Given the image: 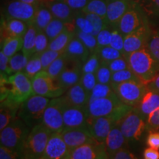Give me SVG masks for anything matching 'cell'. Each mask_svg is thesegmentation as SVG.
Listing matches in <instances>:
<instances>
[{
	"label": "cell",
	"mask_w": 159,
	"mask_h": 159,
	"mask_svg": "<svg viewBox=\"0 0 159 159\" xmlns=\"http://www.w3.org/2000/svg\"><path fill=\"white\" fill-rule=\"evenodd\" d=\"M0 159H23L22 154L6 148L0 146Z\"/></svg>",
	"instance_id": "obj_54"
},
{
	"label": "cell",
	"mask_w": 159,
	"mask_h": 159,
	"mask_svg": "<svg viewBox=\"0 0 159 159\" xmlns=\"http://www.w3.org/2000/svg\"><path fill=\"white\" fill-rule=\"evenodd\" d=\"M95 53H97L99 55L101 63H108V64L114 60L124 56L122 52L113 48L111 46L100 47L97 49V51Z\"/></svg>",
	"instance_id": "obj_35"
},
{
	"label": "cell",
	"mask_w": 159,
	"mask_h": 159,
	"mask_svg": "<svg viewBox=\"0 0 159 159\" xmlns=\"http://www.w3.org/2000/svg\"><path fill=\"white\" fill-rule=\"evenodd\" d=\"M147 47L159 67V31L152 33Z\"/></svg>",
	"instance_id": "obj_44"
},
{
	"label": "cell",
	"mask_w": 159,
	"mask_h": 159,
	"mask_svg": "<svg viewBox=\"0 0 159 159\" xmlns=\"http://www.w3.org/2000/svg\"><path fill=\"white\" fill-rule=\"evenodd\" d=\"M46 7H48L55 19L61 20L66 23L74 21L76 11H73L66 2L52 1Z\"/></svg>",
	"instance_id": "obj_25"
},
{
	"label": "cell",
	"mask_w": 159,
	"mask_h": 159,
	"mask_svg": "<svg viewBox=\"0 0 159 159\" xmlns=\"http://www.w3.org/2000/svg\"><path fill=\"white\" fill-rule=\"evenodd\" d=\"M115 94V92L111 84H102L97 83L91 92L90 99H98L108 97Z\"/></svg>",
	"instance_id": "obj_41"
},
{
	"label": "cell",
	"mask_w": 159,
	"mask_h": 159,
	"mask_svg": "<svg viewBox=\"0 0 159 159\" xmlns=\"http://www.w3.org/2000/svg\"><path fill=\"white\" fill-rule=\"evenodd\" d=\"M110 159H139L135 155L127 148L122 149L116 152Z\"/></svg>",
	"instance_id": "obj_55"
},
{
	"label": "cell",
	"mask_w": 159,
	"mask_h": 159,
	"mask_svg": "<svg viewBox=\"0 0 159 159\" xmlns=\"http://www.w3.org/2000/svg\"><path fill=\"white\" fill-rule=\"evenodd\" d=\"M151 34L152 32L146 20L138 29L130 34L125 35L124 49L122 52L124 56L126 57L130 53L148 47Z\"/></svg>",
	"instance_id": "obj_11"
},
{
	"label": "cell",
	"mask_w": 159,
	"mask_h": 159,
	"mask_svg": "<svg viewBox=\"0 0 159 159\" xmlns=\"http://www.w3.org/2000/svg\"><path fill=\"white\" fill-rule=\"evenodd\" d=\"M126 138L124 136L119 127L116 125L111 129L105 142V148L109 158L114 156L119 150L126 148Z\"/></svg>",
	"instance_id": "obj_23"
},
{
	"label": "cell",
	"mask_w": 159,
	"mask_h": 159,
	"mask_svg": "<svg viewBox=\"0 0 159 159\" xmlns=\"http://www.w3.org/2000/svg\"><path fill=\"white\" fill-rule=\"evenodd\" d=\"M68 59L66 57L64 53H62L56 60H55L46 71L49 75L52 78L56 81L59 75L63 72V71L66 68V64L68 63Z\"/></svg>",
	"instance_id": "obj_34"
},
{
	"label": "cell",
	"mask_w": 159,
	"mask_h": 159,
	"mask_svg": "<svg viewBox=\"0 0 159 159\" xmlns=\"http://www.w3.org/2000/svg\"><path fill=\"white\" fill-rule=\"evenodd\" d=\"M65 102L63 95L51 99L45 109L41 123L52 133H61L64 130L63 111Z\"/></svg>",
	"instance_id": "obj_8"
},
{
	"label": "cell",
	"mask_w": 159,
	"mask_h": 159,
	"mask_svg": "<svg viewBox=\"0 0 159 159\" xmlns=\"http://www.w3.org/2000/svg\"><path fill=\"white\" fill-rule=\"evenodd\" d=\"M75 37H77L85 46V47L90 51L91 54L95 53L98 49L97 37L93 34L84 33L75 29Z\"/></svg>",
	"instance_id": "obj_37"
},
{
	"label": "cell",
	"mask_w": 159,
	"mask_h": 159,
	"mask_svg": "<svg viewBox=\"0 0 159 159\" xmlns=\"http://www.w3.org/2000/svg\"><path fill=\"white\" fill-rule=\"evenodd\" d=\"M10 57H7L2 51L0 52V70L1 73L7 75Z\"/></svg>",
	"instance_id": "obj_58"
},
{
	"label": "cell",
	"mask_w": 159,
	"mask_h": 159,
	"mask_svg": "<svg viewBox=\"0 0 159 159\" xmlns=\"http://www.w3.org/2000/svg\"><path fill=\"white\" fill-rule=\"evenodd\" d=\"M144 13L137 1H134L130 8L120 19L116 28L124 36L130 34L141 27L146 21Z\"/></svg>",
	"instance_id": "obj_12"
},
{
	"label": "cell",
	"mask_w": 159,
	"mask_h": 159,
	"mask_svg": "<svg viewBox=\"0 0 159 159\" xmlns=\"http://www.w3.org/2000/svg\"><path fill=\"white\" fill-rule=\"evenodd\" d=\"M108 66L113 73L116 72V71H119L125 70V69H130L128 60L125 56L114 60V61H112L108 63Z\"/></svg>",
	"instance_id": "obj_52"
},
{
	"label": "cell",
	"mask_w": 159,
	"mask_h": 159,
	"mask_svg": "<svg viewBox=\"0 0 159 159\" xmlns=\"http://www.w3.org/2000/svg\"><path fill=\"white\" fill-rule=\"evenodd\" d=\"M53 1H60V2H66V0H53Z\"/></svg>",
	"instance_id": "obj_62"
},
{
	"label": "cell",
	"mask_w": 159,
	"mask_h": 159,
	"mask_svg": "<svg viewBox=\"0 0 159 159\" xmlns=\"http://www.w3.org/2000/svg\"><path fill=\"white\" fill-rule=\"evenodd\" d=\"M82 66L73 64L71 68H66L56 80L57 85L66 91L71 87L78 84L82 76Z\"/></svg>",
	"instance_id": "obj_21"
},
{
	"label": "cell",
	"mask_w": 159,
	"mask_h": 159,
	"mask_svg": "<svg viewBox=\"0 0 159 159\" xmlns=\"http://www.w3.org/2000/svg\"><path fill=\"white\" fill-rule=\"evenodd\" d=\"M23 41V38L21 37L9 36L5 38L2 45L1 50L7 57H11L22 49Z\"/></svg>",
	"instance_id": "obj_29"
},
{
	"label": "cell",
	"mask_w": 159,
	"mask_h": 159,
	"mask_svg": "<svg viewBox=\"0 0 159 159\" xmlns=\"http://www.w3.org/2000/svg\"><path fill=\"white\" fill-rule=\"evenodd\" d=\"M137 2L144 13L159 16V0H138Z\"/></svg>",
	"instance_id": "obj_45"
},
{
	"label": "cell",
	"mask_w": 159,
	"mask_h": 159,
	"mask_svg": "<svg viewBox=\"0 0 159 159\" xmlns=\"http://www.w3.org/2000/svg\"><path fill=\"white\" fill-rule=\"evenodd\" d=\"M64 159H110L105 143L85 144L70 149Z\"/></svg>",
	"instance_id": "obj_13"
},
{
	"label": "cell",
	"mask_w": 159,
	"mask_h": 159,
	"mask_svg": "<svg viewBox=\"0 0 159 159\" xmlns=\"http://www.w3.org/2000/svg\"><path fill=\"white\" fill-rule=\"evenodd\" d=\"M84 14L85 17L90 21L93 27H94V31H93L92 34L94 36H97L99 32L102 30L105 26L108 25L106 22H105V20L103 19L102 17L93 14V13H86V14L84 13Z\"/></svg>",
	"instance_id": "obj_47"
},
{
	"label": "cell",
	"mask_w": 159,
	"mask_h": 159,
	"mask_svg": "<svg viewBox=\"0 0 159 159\" xmlns=\"http://www.w3.org/2000/svg\"><path fill=\"white\" fill-rule=\"evenodd\" d=\"M111 32L112 31L109 30L108 25H107L98 33V35L96 36L98 49L100 47L110 46L111 41Z\"/></svg>",
	"instance_id": "obj_51"
},
{
	"label": "cell",
	"mask_w": 159,
	"mask_h": 159,
	"mask_svg": "<svg viewBox=\"0 0 159 159\" xmlns=\"http://www.w3.org/2000/svg\"><path fill=\"white\" fill-rule=\"evenodd\" d=\"M90 95L80 83H78L68 89L63 96L69 104L80 108H86L90 99Z\"/></svg>",
	"instance_id": "obj_22"
},
{
	"label": "cell",
	"mask_w": 159,
	"mask_h": 159,
	"mask_svg": "<svg viewBox=\"0 0 159 159\" xmlns=\"http://www.w3.org/2000/svg\"><path fill=\"white\" fill-rule=\"evenodd\" d=\"M54 19L52 13L45 6H38L36 13L30 25H33L38 32H44L46 27Z\"/></svg>",
	"instance_id": "obj_27"
},
{
	"label": "cell",
	"mask_w": 159,
	"mask_h": 159,
	"mask_svg": "<svg viewBox=\"0 0 159 159\" xmlns=\"http://www.w3.org/2000/svg\"><path fill=\"white\" fill-rule=\"evenodd\" d=\"M69 150L70 149L63 140L61 133H52L40 159H64Z\"/></svg>",
	"instance_id": "obj_18"
},
{
	"label": "cell",
	"mask_w": 159,
	"mask_h": 159,
	"mask_svg": "<svg viewBox=\"0 0 159 159\" xmlns=\"http://www.w3.org/2000/svg\"><path fill=\"white\" fill-rule=\"evenodd\" d=\"M115 94L125 104L136 107L147 91V85L140 80H129L119 84H111Z\"/></svg>",
	"instance_id": "obj_7"
},
{
	"label": "cell",
	"mask_w": 159,
	"mask_h": 159,
	"mask_svg": "<svg viewBox=\"0 0 159 159\" xmlns=\"http://www.w3.org/2000/svg\"><path fill=\"white\" fill-rule=\"evenodd\" d=\"M50 100L47 97L33 94L20 105L17 117L32 129L42 122L43 113Z\"/></svg>",
	"instance_id": "obj_5"
},
{
	"label": "cell",
	"mask_w": 159,
	"mask_h": 159,
	"mask_svg": "<svg viewBox=\"0 0 159 159\" xmlns=\"http://www.w3.org/2000/svg\"><path fill=\"white\" fill-rule=\"evenodd\" d=\"M147 128L150 131L159 129V107L149 115L147 119Z\"/></svg>",
	"instance_id": "obj_53"
},
{
	"label": "cell",
	"mask_w": 159,
	"mask_h": 159,
	"mask_svg": "<svg viewBox=\"0 0 159 159\" xmlns=\"http://www.w3.org/2000/svg\"><path fill=\"white\" fill-rule=\"evenodd\" d=\"M129 80H140L131 71L130 69H127L112 73L111 84H119Z\"/></svg>",
	"instance_id": "obj_40"
},
{
	"label": "cell",
	"mask_w": 159,
	"mask_h": 159,
	"mask_svg": "<svg viewBox=\"0 0 159 159\" xmlns=\"http://www.w3.org/2000/svg\"><path fill=\"white\" fill-rule=\"evenodd\" d=\"M19 108H14L7 105L1 104L0 111V130L8 125L17 117L18 111Z\"/></svg>",
	"instance_id": "obj_33"
},
{
	"label": "cell",
	"mask_w": 159,
	"mask_h": 159,
	"mask_svg": "<svg viewBox=\"0 0 159 159\" xmlns=\"http://www.w3.org/2000/svg\"><path fill=\"white\" fill-rule=\"evenodd\" d=\"M124 38L125 36L119 32L118 29L114 28L111 32V41L110 46L113 48L123 52L124 49Z\"/></svg>",
	"instance_id": "obj_50"
},
{
	"label": "cell",
	"mask_w": 159,
	"mask_h": 159,
	"mask_svg": "<svg viewBox=\"0 0 159 159\" xmlns=\"http://www.w3.org/2000/svg\"><path fill=\"white\" fill-rule=\"evenodd\" d=\"M31 82L34 94L54 99L63 96L66 93L64 89L57 85L46 70L41 71L35 75Z\"/></svg>",
	"instance_id": "obj_10"
},
{
	"label": "cell",
	"mask_w": 159,
	"mask_h": 159,
	"mask_svg": "<svg viewBox=\"0 0 159 159\" xmlns=\"http://www.w3.org/2000/svg\"><path fill=\"white\" fill-rule=\"evenodd\" d=\"M136 107L139 113L148 119L149 115L159 107V93L148 90L141 102Z\"/></svg>",
	"instance_id": "obj_26"
},
{
	"label": "cell",
	"mask_w": 159,
	"mask_h": 159,
	"mask_svg": "<svg viewBox=\"0 0 159 159\" xmlns=\"http://www.w3.org/2000/svg\"><path fill=\"white\" fill-rule=\"evenodd\" d=\"M89 2V0H66V2L73 11L77 12L82 11Z\"/></svg>",
	"instance_id": "obj_56"
},
{
	"label": "cell",
	"mask_w": 159,
	"mask_h": 159,
	"mask_svg": "<svg viewBox=\"0 0 159 159\" xmlns=\"http://www.w3.org/2000/svg\"><path fill=\"white\" fill-rule=\"evenodd\" d=\"M49 41L44 32H38L35 38V54H41L48 49Z\"/></svg>",
	"instance_id": "obj_48"
},
{
	"label": "cell",
	"mask_w": 159,
	"mask_h": 159,
	"mask_svg": "<svg viewBox=\"0 0 159 159\" xmlns=\"http://www.w3.org/2000/svg\"><path fill=\"white\" fill-rule=\"evenodd\" d=\"M30 128L24 121L16 117L6 128L1 130V145L22 154L26 140L29 136Z\"/></svg>",
	"instance_id": "obj_4"
},
{
	"label": "cell",
	"mask_w": 159,
	"mask_h": 159,
	"mask_svg": "<svg viewBox=\"0 0 159 159\" xmlns=\"http://www.w3.org/2000/svg\"><path fill=\"white\" fill-rule=\"evenodd\" d=\"M74 24L76 30L86 33H91V34L93 33L94 27L82 11L76 12V15L74 19Z\"/></svg>",
	"instance_id": "obj_39"
},
{
	"label": "cell",
	"mask_w": 159,
	"mask_h": 159,
	"mask_svg": "<svg viewBox=\"0 0 159 159\" xmlns=\"http://www.w3.org/2000/svg\"><path fill=\"white\" fill-rule=\"evenodd\" d=\"M145 119L136 108H134L117 125L127 140H139L147 128Z\"/></svg>",
	"instance_id": "obj_9"
},
{
	"label": "cell",
	"mask_w": 159,
	"mask_h": 159,
	"mask_svg": "<svg viewBox=\"0 0 159 159\" xmlns=\"http://www.w3.org/2000/svg\"><path fill=\"white\" fill-rule=\"evenodd\" d=\"M29 59L24 54L22 51L16 53L14 55L10 57L7 75L10 76L11 75H13L19 71H23Z\"/></svg>",
	"instance_id": "obj_32"
},
{
	"label": "cell",
	"mask_w": 159,
	"mask_h": 159,
	"mask_svg": "<svg viewBox=\"0 0 159 159\" xmlns=\"http://www.w3.org/2000/svg\"><path fill=\"white\" fill-rule=\"evenodd\" d=\"M135 1H136V0H135Z\"/></svg>",
	"instance_id": "obj_64"
},
{
	"label": "cell",
	"mask_w": 159,
	"mask_h": 159,
	"mask_svg": "<svg viewBox=\"0 0 159 159\" xmlns=\"http://www.w3.org/2000/svg\"><path fill=\"white\" fill-rule=\"evenodd\" d=\"M28 27V23L19 19L5 17L2 20V30H3L4 35H5V39L9 36L23 38Z\"/></svg>",
	"instance_id": "obj_24"
},
{
	"label": "cell",
	"mask_w": 159,
	"mask_h": 159,
	"mask_svg": "<svg viewBox=\"0 0 159 159\" xmlns=\"http://www.w3.org/2000/svg\"><path fill=\"white\" fill-rule=\"evenodd\" d=\"M144 159H159V151L157 149L150 148L144 151Z\"/></svg>",
	"instance_id": "obj_59"
},
{
	"label": "cell",
	"mask_w": 159,
	"mask_h": 159,
	"mask_svg": "<svg viewBox=\"0 0 159 159\" xmlns=\"http://www.w3.org/2000/svg\"><path fill=\"white\" fill-rule=\"evenodd\" d=\"M38 31L33 25H29L28 30L23 37V47L21 51L28 58L35 54V43Z\"/></svg>",
	"instance_id": "obj_30"
},
{
	"label": "cell",
	"mask_w": 159,
	"mask_h": 159,
	"mask_svg": "<svg viewBox=\"0 0 159 159\" xmlns=\"http://www.w3.org/2000/svg\"><path fill=\"white\" fill-rule=\"evenodd\" d=\"M66 29V23L54 18L48 26L46 27L44 33L48 38L49 41H51L55 39L57 35L61 34L63 31H64Z\"/></svg>",
	"instance_id": "obj_36"
},
{
	"label": "cell",
	"mask_w": 159,
	"mask_h": 159,
	"mask_svg": "<svg viewBox=\"0 0 159 159\" xmlns=\"http://www.w3.org/2000/svg\"><path fill=\"white\" fill-rule=\"evenodd\" d=\"M52 133L42 123L31 129L23 150V159H40Z\"/></svg>",
	"instance_id": "obj_6"
},
{
	"label": "cell",
	"mask_w": 159,
	"mask_h": 159,
	"mask_svg": "<svg viewBox=\"0 0 159 159\" xmlns=\"http://www.w3.org/2000/svg\"><path fill=\"white\" fill-rule=\"evenodd\" d=\"M63 140L69 149H73L85 144L97 143L87 127L75 128H64L61 132Z\"/></svg>",
	"instance_id": "obj_17"
},
{
	"label": "cell",
	"mask_w": 159,
	"mask_h": 159,
	"mask_svg": "<svg viewBox=\"0 0 159 159\" xmlns=\"http://www.w3.org/2000/svg\"><path fill=\"white\" fill-rule=\"evenodd\" d=\"M108 2V0H89L87 5L81 11L85 14H96L105 20Z\"/></svg>",
	"instance_id": "obj_31"
},
{
	"label": "cell",
	"mask_w": 159,
	"mask_h": 159,
	"mask_svg": "<svg viewBox=\"0 0 159 159\" xmlns=\"http://www.w3.org/2000/svg\"><path fill=\"white\" fill-rule=\"evenodd\" d=\"M37 7L38 6L27 4L19 0H15L7 4L5 17L21 20L30 25L35 16Z\"/></svg>",
	"instance_id": "obj_16"
},
{
	"label": "cell",
	"mask_w": 159,
	"mask_h": 159,
	"mask_svg": "<svg viewBox=\"0 0 159 159\" xmlns=\"http://www.w3.org/2000/svg\"><path fill=\"white\" fill-rule=\"evenodd\" d=\"M135 0H111L108 2L105 21L108 25L117 27L124 14Z\"/></svg>",
	"instance_id": "obj_19"
},
{
	"label": "cell",
	"mask_w": 159,
	"mask_h": 159,
	"mask_svg": "<svg viewBox=\"0 0 159 159\" xmlns=\"http://www.w3.org/2000/svg\"><path fill=\"white\" fill-rule=\"evenodd\" d=\"M112 71L108 63H101L98 70L96 74L97 83H102V84H108L111 83V77H112Z\"/></svg>",
	"instance_id": "obj_43"
},
{
	"label": "cell",
	"mask_w": 159,
	"mask_h": 159,
	"mask_svg": "<svg viewBox=\"0 0 159 159\" xmlns=\"http://www.w3.org/2000/svg\"><path fill=\"white\" fill-rule=\"evenodd\" d=\"M116 123L109 116L89 117L87 128L97 142L105 143L109 133Z\"/></svg>",
	"instance_id": "obj_15"
},
{
	"label": "cell",
	"mask_w": 159,
	"mask_h": 159,
	"mask_svg": "<svg viewBox=\"0 0 159 159\" xmlns=\"http://www.w3.org/2000/svg\"><path fill=\"white\" fill-rule=\"evenodd\" d=\"M62 53L59 52L52 50V49H47L43 52L40 54V58H41V64H42L43 70H47V68L55 60H56Z\"/></svg>",
	"instance_id": "obj_46"
},
{
	"label": "cell",
	"mask_w": 159,
	"mask_h": 159,
	"mask_svg": "<svg viewBox=\"0 0 159 159\" xmlns=\"http://www.w3.org/2000/svg\"><path fill=\"white\" fill-rule=\"evenodd\" d=\"M80 83L91 94V92L92 91L93 89L94 88L95 85L97 83L96 74L95 73H85V74H82Z\"/></svg>",
	"instance_id": "obj_49"
},
{
	"label": "cell",
	"mask_w": 159,
	"mask_h": 159,
	"mask_svg": "<svg viewBox=\"0 0 159 159\" xmlns=\"http://www.w3.org/2000/svg\"><path fill=\"white\" fill-rule=\"evenodd\" d=\"M42 64H41V58L39 54H34L29 59L27 64L23 72L32 80L38 73L42 71Z\"/></svg>",
	"instance_id": "obj_38"
},
{
	"label": "cell",
	"mask_w": 159,
	"mask_h": 159,
	"mask_svg": "<svg viewBox=\"0 0 159 159\" xmlns=\"http://www.w3.org/2000/svg\"><path fill=\"white\" fill-rule=\"evenodd\" d=\"M63 116L65 128L87 127L89 116L87 114L86 108L74 106V105L69 104L66 100L64 107H63Z\"/></svg>",
	"instance_id": "obj_14"
},
{
	"label": "cell",
	"mask_w": 159,
	"mask_h": 159,
	"mask_svg": "<svg viewBox=\"0 0 159 159\" xmlns=\"http://www.w3.org/2000/svg\"><path fill=\"white\" fill-rule=\"evenodd\" d=\"M69 62L83 66V63L90 56L91 52L80 40L75 37L71 41L63 52Z\"/></svg>",
	"instance_id": "obj_20"
},
{
	"label": "cell",
	"mask_w": 159,
	"mask_h": 159,
	"mask_svg": "<svg viewBox=\"0 0 159 159\" xmlns=\"http://www.w3.org/2000/svg\"><path fill=\"white\" fill-rule=\"evenodd\" d=\"M147 87H148V90L159 93V74L157 75L154 77V79L147 85Z\"/></svg>",
	"instance_id": "obj_60"
},
{
	"label": "cell",
	"mask_w": 159,
	"mask_h": 159,
	"mask_svg": "<svg viewBox=\"0 0 159 159\" xmlns=\"http://www.w3.org/2000/svg\"><path fill=\"white\" fill-rule=\"evenodd\" d=\"M33 94L31 80L23 71L10 76L1 73V104L19 108Z\"/></svg>",
	"instance_id": "obj_1"
},
{
	"label": "cell",
	"mask_w": 159,
	"mask_h": 159,
	"mask_svg": "<svg viewBox=\"0 0 159 159\" xmlns=\"http://www.w3.org/2000/svg\"><path fill=\"white\" fill-rule=\"evenodd\" d=\"M147 144L150 148L159 150V132H150L147 138Z\"/></svg>",
	"instance_id": "obj_57"
},
{
	"label": "cell",
	"mask_w": 159,
	"mask_h": 159,
	"mask_svg": "<svg viewBox=\"0 0 159 159\" xmlns=\"http://www.w3.org/2000/svg\"><path fill=\"white\" fill-rule=\"evenodd\" d=\"M75 36V32L69 30L66 28L52 41H49L48 49L63 53Z\"/></svg>",
	"instance_id": "obj_28"
},
{
	"label": "cell",
	"mask_w": 159,
	"mask_h": 159,
	"mask_svg": "<svg viewBox=\"0 0 159 159\" xmlns=\"http://www.w3.org/2000/svg\"><path fill=\"white\" fill-rule=\"evenodd\" d=\"M134 108L123 103L115 94L105 98L90 99L86 111L89 117L109 116L117 125Z\"/></svg>",
	"instance_id": "obj_2"
},
{
	"label": "cell",
	"mask_w": 159,
	"mask_h": 159,
	"mask_svg": "<svg viewBox=\"0 0 159 159\" xmlns=\"http://www.w3.org/2000/svg\"><path fill=\"white\" fill-rule=\"evenodd\" d=\"M101 64V61L97 53H92L82 66V73H96Z\"/></svg>",
	"instance_id": "obj_42"
},
{
	"label": "cell",
	"mask_w": 159,
	"mask_h": 159,
	"mask_svg": "<svg viewBox=\"0 0 159 159\" xmlns=\"http://www.w3.org/2000/svg\"><path fill=\"white\" fill-rule=\"evenodd\" d=\"M19 1L24 2L27 4H30V5H33L35 6H47L48 3L50 2L53 1V0H19Z\"/></svg>",
	"instance_id": "obj_61"
},
{
	"label": "cell",
	"mask_w": 159,
	"mask_h": 159,
	"mask_svg": "<svg viewBox=\"0 0 159 159\" xmlns=\"http://www.w3.org/2000/svg\"><path fill=\"white\" fill-rule=\"evenodd\" d=\"M126 58L131 71L145 85L158 75L159 67L148 47L130 53Z\"/></svg>",
	"instance_id": "obj_3"
},
{
	"label": "cell",
	"mask_w": 159,
	"mask_h": 159,
	"mask_svg": "<svg viewBox=\"0 0 159 159\" xmlns=\"http://www.w3.org/2000/svg\"><path fill=\"white\" fill-rule=\"evenodd\" d=\"M108 1H111V0H108Z\"/></svg>",
	"instance_id": "obj_63"
}]
</instances>
